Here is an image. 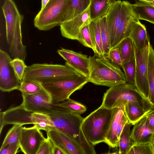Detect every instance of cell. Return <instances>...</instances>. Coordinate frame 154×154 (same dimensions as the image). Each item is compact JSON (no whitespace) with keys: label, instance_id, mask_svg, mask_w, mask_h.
<instances>
[{"label":"cell","instance_id":"8fae6325","mask_svg":"<svg viewBox=\"0 0 154 154\" xmlns=\"http://www.w3.org/2000/svg\"><path fill=\"white\" fill-rule=\"evenodd\" d=\"M12 60L6 52L0 49V89L3 92L18 90L21 83L14 71Z\"/></svg>","mask_w":154,"mask_h":154},{"label":"cell","instance_id":"7c38bea8","mask_svg":"<svg viewBox=\"0 0 154 154\" xmlns=\"http://www.w3.org/2000/svg\"><path fill=\"white\" fill-rule=\"evenodd\" d=\"M139 20L132 4L128 1H122L121 19L110 50L117 47L122 40L129 37L133 25Z\"/></svg>","mask_w":154,"mask_h":154},{"label":"cell","instance_id":"603a6c76","mask_svg":"<svg viewBox=\"0 0 154 154\" xmlns=\"http://www.w3.org/2000/svg\"><path fill=\"white\" fill-rule=\"evenodd\" d=\"M116 0H91L90 6L91 20L100 19L105 16Z\"/></svg>","mask_w":154,"mask_h":154},{"label":"cell","instance_id":"f35d334b","mask_svg":"<svg viewBox=\"0 0 154 154\" xmlns=\"http://www.w3.org/2000/svg\"><path fill=\"white\" fill-rule=\"evenodd\" d=\"M108 58L113 63L122 68L123 62L120 51L118 47L110 50Z\"/></svg>","mask_w":154,"mask_h":154},{"label":"cell","instance_id":"4316f807","mask_svg":"<svg viewBox=\"0 0 154 154\" xmlns=\"http://www.w3.org/2000/svg\"><path fill=\"white\" fill-rule=\"evenodd\" d=\"M132 125L128 122L125 124L119 138V154H126L134 144L130 129Z\"/></svg>","mask_w":154,"mask_h":154},{"label":"cell","instance_id":"74e56055","mask_svg":"<svg viewBox=\"0 0 154 154\" xmlns=\"http://www.w3.org/2000/svg\"><path fill=\"white\" fill-rule=\"evenodd\" d=\"M12 64L17 77L22 82L27 66L25 65L24 60L18 58H14L12 61Z\"/></svg>","mask_w":154,"mask_h":154},{"label":"cell","instance_id":"d590c367","mask_svg":"<svg viewBox=\"0 0 154 154\" xmlns=\"http://www.w3.org/2000/svg\"><path fill=\"white\" fill-rule=\"evenodd\" d=\"M76 40L85 46L93 50L89 28V24L84 26L81 30L77 35Z\"/></svg>","mask_w":154,"mask_h":154},{"label":"cell","instance_id":"cb8c5ba5","mask_svg":"<svg viewBox=\"0 0 154 154\" xmlns=\"http://www.w3.org/2000/svg\"><path fill=\"white\" fill-rule=\"evenodd\" d=\"M100 20L97 19L91 20L89 24V28L94 54L104 57Z\"/></svg>","mask_w":154,"mask_h":154},{"label":"cell","instance_id":"b9f144b4","mask_svg":"<svg viewBox=\"0 0 154 154\" xmlns=\"http://www.w3.org/2000/svg\"><path fill=\"white\" fill-rule=\"evenodd\" d=\"M147 126L152 133H154V109L151 111L146 116Z\"/></svg>","mask_w":154,"mask_h":154},{"label":"cell","instance_id":"d6a6232c","mask_svg":"<svg viewBox=\"0 0 154 154\" xmlns=\"http://www.w3.org/2000/svg\"><path fill=\"white\" fill-rule=\"evenodd\" d=\"M32 115L34 119V125L40 130H44L46 132L52 128L47 114L33 112Z\"/></svg>","mask_w":154,"mask_h":154},{"label":"cell","instance_id":"3957f363","mask_svg":"<svg viewBox=\"0 0 154 154\" xmlns=\"http://www.w3.org/2000/svg\"><path fill=\"white\" fill-rule=\"evenodd\" d=\"M89 57V82L109 87L126 82L124 73L120 67L109 58L95 54Z\"/></svg>","mask_w":154,"mask_h":154},{"label":"cell","instance_id":"8d00e7d4","mask_svg":"<svg viewBox=\"0 0 154 154\" xmlns=\"http://www.w3.org/2000/svg\"><path fill=\"white\" fill-rule=\"evenodd\" d=\"M126 154H152V152L150 143H134Z\"/></svg>","mask_w":154,"mask_h":154},{"label":"cell","instance_id":"9c48e42d","mask_svg":"<svg viewBox=\"0 0 154 154\" xmlns=\"http://www.w3.org/2000/svg\"><path fill=\"white\" fill-rule=\"evenodd\" d=\"M22 96L23 106L31 112L49 114L67 110L54 101L43 88L32 94H22Z\"/></svg>","mask_w":154,"mask_h":154},{"label":"cell","instance_id":"836d02e7","mask_svg":"<svg viewBox=\"0 0 154 154\" xmlns=\"http://www.w3.org/2000/svg\"><path fill=\"white\" fill-rule=\"evenodd\" d=\"M122 68L125 75L127 83L134 84L135 81L136 63L135 57L123 63Z\"/></svg>","mask_w":154,"mask_h":154},{"label":"cell","instance_id":"7402d4cb","mask_svg":"<svg viewBox=\"0 0 154 154\" xmlns=\"http://www.w3.org/2000/svg\"><path fill=\"white\" fill-rule=\"evenodd\" d=\"M151 111H146L137 103L132 102H128L125 108V113L128 121L133 125L146 117Z\"/></svg>","mask_w":154,"mask_h":154},{"label":"cell","instance_id":"f546056e","mask_svg":"<svg viewBox=\"0 0 154 154\" xmlns=\"http://www.w3.org/2000/svg\"><path fill=\"white\" fill-rule=\"evenodd\" d=\"M117 47L119 48L123 63L135 57L134 45L129 37L122 40Z\"/></svg>","mask_w":154,"mask_h":154},{"label":"cell","instance_id":"7a4b0ae2","mask_svg":"<svg viewBox=\"0 0 154 154\" xmlns=\"http://www.w3.org/2000/svg\"><path fill=\"white\" fill-rule=\"evenodd\" d=\"M52 128L63 133L79 144L86 154H95L94 146L85 138L81 128L84 119L80 115L66 110L47 114Z\"/></svg>","mask_w":154,"mask_h":154},{"label":"cell","instance_id":"4dcf8cb0","mask_svg":"<svg viewBox=\"0 0 154 154\" xmlns=\"http://www.w3.org/2000/svg\"><path fill=\"white\" fill-rule=\"evenodd\" d=\"M23 125L16 124L11 128L7 133L1 148L12 143H19Z\"/></svg>","mask_w":154,"mask_h":154},{"label":"cell","instance_id":"d6986e66","mask_svg":"<svg viewBox=\"0 0 154 154\" xmlns=\"http://www.w3.org/2000/svg\"><path fill=\"white\" fill-rule=\"evenodd\" d=\"M125 105L123 104L119 107L115 108L109 128L105 137V143L111 148L119 147V140L116 137V133L125 113Z\"/></svg>","mask_w":154,"mask_h":154},{"label":"cell","instance_id":"7dc6e473","mask_svg":"<svg viewBox=\"0 0 154 154\" xmlns=\"http://www.w3.org/2000/svg\"><path fill=\"white\" fill-rule=\"evenodd\" d=\"M153 5H154V3L153 4Z\"/></svg>","mask_w":154,"mask_h":154},{"label":"cell","instance_id":"ffe728a7","mask_svg":"<svg viewBox=\"0 0 154 154\" xmlns=\"http://www.w3.org/2000/svg\"><path fill=\"white\" fill-rule=\"evenodd\" d=\"M134 125L131 136L134 143H150L154 133L150 131L147 126L146 116Z\"/></svg>","mask_w":154,"mask_h":154},{"label":"cell","instance_id":"277c9868","mask_svg":"<svg viewBox=\"0 0 154 154\" xmlns=\"http://www.w3.org/2000/svg\"><path fill=\"white\" fill-rule=\"evenodd\" d=\"M128 102L137 103L146 111L154 107L143 96L134 84L127 82L110 87L104 93L101 106L108 109L119 107Z\"/></svg>","mask_w":154,"mask_h":154},{"label":"cell","instance_id":"83f0119b","mask_svg":"<svg viewBox=\"0 0 154 154\" xmlns=\"http://www.w3.org/2000/svg\"><path fill=\"white\" fill-rule=\"evenodd\" d=\"M148 78L149 90L148 99L154 107V49L151 44L149 58Z\"/></svg>","mask_w":154,"mask_h":154},{"label":"cell","instance_id":"f1b7e54d","mask_svg":"<svg viewBox=\"0 0 154 154\" xmlns=\"http://www.w3.org/2000/svg\"><path fill=\"white\" fill-rule=\"evenodd\" d=\"M100 25L103 56L108 58L110 50V38L106 16L100 18Z\"/></svg>","mask_w":154,"mask_h":154},{"label":"cell","instance_id":"5b68a950","mask_svg":"<svg viewBox=\"0 0 154 154\" xmlns=\"http://www.w3.org/2000/svg\"><path fill=\"white\" fill-rule=\"evenodd\" d=\"M115 109H108L100 106L84 118L82 129L87 140L93 146L105 143V137Z\"/></svg>","mask_w":154,"mask_h":154},{"label":"cell","instance_id":"7bdbcfd3","mask_svg":"<svg viewBox=\"0 0 154 154\" xmlns=\"http://www.w3.org/2000/svg\"><path fill=\"white\" fill-rule=\"evenodd\" d=\"M53 154H65V153L60 148L54 145Z\"/></svg>","mask_w":154,"mask_h":154},{"label":"cell","instance_id":"c3c4849f","mask_svg":"<svg viewBox=\"0 0 154 154\" xmlns=\"http://www.w3.org/2000/svg\"><path fill=\"white\" fill-rule=\"evenodd\" d=\"M51 0H50V1H51Z\"/></svg>","mask_w":154,"mask_h":154},{"label":"cell","instance_id":"e575fe53","mask_svg":"<svg viewBox=\"0 0 154 154\" xmlns=\"http://www.w3.org/2000/svg\"><path fill=\"white\" fill-rule=\"evenodd\" d=\"M57 104L70 112L80 115L87 110L84 105L69 98L65 102Z\"/></svg>","mask_w":154,"mask_h":154},{"label":"cell","instance_id":"e0dca14e","mask_svg":"<svg viewBox=\"0 0 154 154\" xmlns=\"http://www.w3.org/2000/svg\"><path fill=\"white\" fill-rule=\"evenodd\" d=\"M91 20L90 17L89 6L75 17L63 22L60 26L61 34L68 39L76 40L81 30L84 26L89 24Z\"/></svg>","mask_w":154,"mask_h":154},{"label":"cell","instance_id":"8992f818","mask_svg":"<svg viewBox=\"0 0 154 154\" xmlns=\"http://www.w3.org/2000/svg\"><path fill=\"white\" fill-rule=\"evenodd\" d=\"M80 75L66 65L35 63L27 66L22 81L34 80L42 84Z\"/></svg>","mask_w":154,"mask_h":154},{"label":"cell","instance_id":"1f68e13d","mask_svg":"<svg viewBox=\"0 0 154 154\" xmlns=\"http://www.w3.org/2000/svg\"><path fill=\"white\" fill-rule=\"evenodd\" d=\"M42 84L39 82L32 80L22 81L18 90L22 94H31L38 92L42 89Z\"/></svg>","mask_w":154,"mask_h":154},{"label":"cell","instance_id":"ba28073f","mask_svg":"<svg viewBox=\"0 0 154 154\" xmlns=\"http://www.w3.org/2000/svg\"><path fill=\"white\" fill-rule=\"evenodd\" d=\"M88 82V78L80 75L41 84L53 101L58 103L68 99L73 93Z\"/></svg>","mask_w":154,"mask_h":154},{"label":"cell","instance_id":"d4e9b609","mask_svg":"<svg viewBox=\"0 0 154 154\" xmlns=\"http://www.w3.org/2000/svg\"><path fill=\"white\" fill-rule=\"evenodd\" d=\"M132 6L139 20H146L154 24V5L153 4L139 1L132 4Z\"/></svg>","mask_w":154,"mask_h":154},{"label":"cell","instance_id":"ac0fdd59","mask_svg":"<svg viewBox=\"0 0 154 154\" xmlns=\"http://www.w3.org/2000/svg\"><path fill=\"white\" fill-rule=\"evenodd\" d=\"M122 1H116L110 7L105 15L110 35V49L116 37L117 29L121 19Z\"/></svg>","mask_w":154,"mask_h":154},{"label":"cell","instance_id":"30bf717a","mask_svg":"<svg viewBox=\"0 0 154 154\" xmlns=\"http://www.w3.org/2000/svg\"><path fill=\"white\" fill-rule=\"evenodd\" d=\"M150 41L141 50L134 46L136 63L135 81L134 85L139 92L148 99L149 86L148 67Z\"/></svg>","mask_w":154,"mask_h":154},{"label":"cell","instance_id":"60d3db41","mask_svg":"<svg viewBox=\"0 0 154 154\" xmlns=\"http://www.w3.org/2000/svg\"><path fill=\"white\" fill-rule=\"evenodd\" d=\"M20 148L19 143L8 144L0 148V154H15L18 152Z\"/></svg>","mask_w":154,"mask_h":154},{"label":"cell","instance_id":"bcb514c9","mask_svg":"<svg viewBox=\"0 0 154 154\" xmlns=\"http://www.w3.org/2000/svg\"><path fill=\"white\" fill-rule=\"evenodd\" d=\"M138 0L139 1L149 3H150L151 4H153L154 2V0Z\"/></svg>","mask_w":154,"mask_h":154},{"label":"cell","instance_id":"44dd1931","mask_svg":"<svg viewBox=\"0 0 154 154\" xmlns=\"http://www.w3.org/2000/svg\"><path fill=\"white\" fill-rule=\"evenodd\" d=\"M129 37L132 41L134 47L141 50L149 41L145 26L138 21L133 25Z\"/></svg>","mask_w":154,"mask_h":154},{"label":"cell","instance_id":"52a82bcc","mask_svg":"<svg viewBox=\"0 0 154 154\" xmlns=\"http://www.w3.org/2000/svg\"><path fill=\"white\" fill-rule=\"evenodd\" d=\"M71 0L50 1L35 16L34 20L35 26L40 30L47 31L60 26L64 20L66 9Z\"/></svg>","mask_w":154,"mask_h":154},{"label":"cell","instance_id":"6da1fadb","mask_svg":"<svg viewBox=\"0 0 154 154\" xmlns=\"http://www.w3.org/2000/svg\"><path fill=\"white\" fill-rule=\"evenodd\" d=\"M2 8L5 20L9 53L14 59L18 58L24 60L26 56V46L23 43L21 27L23 17L13 0H5Z\"/></svg>","mask_w":154,"mask_h":154},{"label":"cell","instance_id":"4fadbf2b","mask_svg":"<svg viewBox=\"0 0 154 154\" xmlns=\"http://www.w3.org/2000/svg\"><path fill=\"white\" fill-rule=\"evenodd\" d=\"M46 139L36 126L22 127L19 142L20 148L25 154H36Z\"/></svg>","mask_w":154,"mask_h":154},{"label":"cell","instance_id":"ee69618b","mask_svg":"<svg viewBox=\"0 0 154 154\" xmlns=\"http://www.w3.org/2000/svg\"><path fill=\"white\" fill-rule=\"evenodd\" d=\"M50 0H42L41 9H43L47 5Z\"/></svg>","mask_w":154,"mask_h":154},{"label":"cell","instance_id":"484cf974","mask_svg":"<svg viewBox=\"0 0 154 154\" xmlns=\"http://www.w3.org/2000/svg\"><path fill=\"white\" fill-rule=\"evenodd\" d=\"M91 0H71L67 9L64 20H71L79 15L90 6Z\"/></svg>","mask_w":154,"mask_h":154},{"label":"cell","instance_id":"f6af8a7d","mask_svg":"<svg viewBox=\"0 0 154 154\" xmlns=\"http://www.w3.org/2000/svg\"><path fill=\"white\" fill-rule=\"evenodd\" d=\"M150 143L152 150V154H154V134L153 135L152 140Z\"/></svg>","mask_w":154,"mask_h":154},{"label":"cell","instance_id":"5bb4252c","mask_svg":"<svg viewBox=\"0 0 154 154\" xmlns=\"http://www.w3.org/2000/svg\"><path fill=\"white\" fill-rule=\"evenodd\" d=\"M33 112L26 109L21 103L20 105L12 107L0 113V133L4 126L8 124H34Z\"/></svg>","mask_w":154,"mask_h":154},{"label":"cell","instance_id":"ab89813d","mask_svg":"<svg viewBox=\"0 0 154 154\" xmlns=\"http://www.w3.org/2000/svg\"><path fill=\"white\" fill-rule=\"evenodd\" d=\"M54 145L48 137L41 145L36 154H53Z\"/></svg>","mask_w":154,"mask_h":154},{"label":"cell","instance_id":"9a60e30c","mask_svg":"<svg viewBox=\"0 0 154 154\" xmlns=\"http://www.w3.org/2000/svg\"><path fill=\"white\" fill-rule=\"evenodd\" d=\"M57 52L66 61V65L88 79L89 75V57L87 55L62 48L58 50Z\"/></svg>","mask_w":154,"mask_h":154},{"label":"cell","instance_id":"2e32d148","mask_svg":"<svg viewBox=\"0 0 154 154\" xmlns=\"http://www.w3.org/2000/svg\"><path fill=\"white\" fill-rule=\"evenodd\" d=\"M46 133L53 144L60 148L65 154H86L79 144L59 130L52 128Z\"/></svg>","mask_w":154,"mask_h":154}]
</instances>
